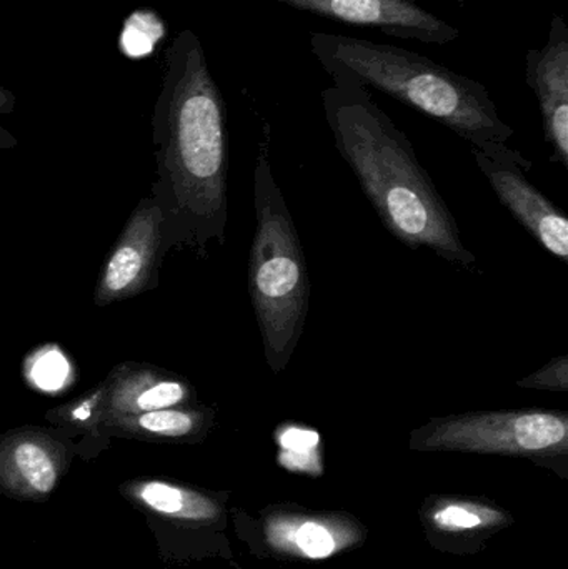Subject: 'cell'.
Here are the masks:
<instances>
[{
	"instance_id": "cell-12",
	"label": "cell",
	"mask_w": 568,
	"mask_h": 569,
	"mask_svg": "<svg viewBox=\"0 0 568 569\" xmlns=\"http://www.w3.org/2000/svg\"><path fill=\"white\" fill-rule=\"evenodd\" d=\"M212 420L213 411L209 408L186 405V407L107 418L100 425V435L136 438L143 441L197 440L209 430Z\"/></svg>"
},
{
	"instance_id": "cell-8",
	"label": "cell",
	"mask_w": 568,
	"mask_h": 569,
	"mask_svg": "<svg viewBox=\"0 0 568 569\" xmlns=\"http://www.w3.org/2000/svg\"><path fill=\"white\" fill-rule=\"evenodd\" d=\"M72 451L63 435L43 428L0 435V491L20 500H47L69 470Z\"/></svg>"
},
{
	"instance_id": "cell-9",
	"label": "cell",
	"mask_w": 568,
	"mask_h": 569,
	"mask_svg": "<svg viewBox=\"0 0 568 569\" xmlns=\"http://www.w3.org/2000/svg\"><path fill=\"white\" fill-rule=\"evenodd\" d=\"M299 12L333 22L377 29L397 39L447 46L459 39L460 30L416 0H272Z\"/></svg>"
},
{
	"instance_id": "cell-4",
	"label": "cell",
	"mask_w": 568,
	"mask_h": 569,
	"mask_svg": "<svg viewBox=\"0 0 568 569\" xmlns=\"http://www.w3.org/2000/svg\"><path fill=\"white\" fill-rule=\"evenodd\" d=\"M256 233L249 253V293L272 373H282L302 338L309 313L306 253L277 186L269 140L260 147L253 173Z\"/></svg>"
},
{
	"instance_id": "cell-3",
	"label": "cell",
	"mask_w": 568,
	"mask_h": 569,
	"mask_svg": "<svg viewBox=\"0 0 568 569\" xmlns=\"http://www.w3.org/2000/svg\"><path fill=\"white\" fill-rule=\"evenodd\" d=\"M310 49L333 82L379 90L452 130L480 152L507 146L514 129L484 83L429 57L390 43L337 33H310Z\"/></svg>"
},
{
	"instance_id": "cell-11",
	"label": "cell",
	"mask_w": 568,
	"mask_h": 569,
	"mask_svg": "<svg viewBox=\"0 0 568 569\" xmlns=\"http://www.w3.org/2000/svg\"><path fill=\"white\" fill-rule=\"evenodd\" d=\"M102 423L107 418L193 405L192 385L150 363H120L99 383Z\"/></svg>"
},
{
	"instance_id": "cell-19",
	"label": "cell",
	"mask_w": 568,
	"mask_h": 569,
	"mask_svg": "<svg viewBox=\"0 0 568 569\" xmlns=\"http://www.w3.org/2000/svg\"><path fill=\"white\" fill-rule=\"evenodd\" d=\"M319 443V437L312 431L289 430L286 435L280 437V445H282L286 455L296 453L297 457L287 458L283 460V467L292 468V470H312L313 458L310 457V451Z\"/></svg>"
},
{
	"instance_id": "cell-6",
	"label": "cell",
	"mask_w": 568,
	"mask_h": 569,
	"mask_svg": "<svg viewBox=\"0 0 568 569\" xmlns=\"http://www.w3.org/2000/svg\"><path fill=\"white\" fill-rule=\"evenodd\" d=\"M472 156L497 199L514 219L542 249L567 263V216L527 179L526 170L532 167L530 160L509 146H497L489 152L472 149Z\"/></svg>"
},
{
	"instance_id": "cell-5",
	"label": "cell",
	"mask_w": 568,
	"mask_h": 569,
	"mask_svg": "<svg viewBox=\"0 0 568 569\" xmlns=\"http://www.w3.org/2000/svg\"><path fill=\"white\" fill-rule=\"evenodd\" d=\"M410 443L423 451L566 457L568 415L544 408L449 415L413 431Z\"/></svg>"
},
{
	"instance_id": "cell-10",
	"label": "cell",
	"mask_w": 568,
	"mask_h": 569,
	"mask_svg": "<svg viewBox=\"0 0 568 569\" xmlns=\"http://www.w3.org/2000/svg\"><path fill=\"white\" fill-rule=\"evenodd\" d=\"M526 70L527 83L539 100L552 160L568 169V29L562 16H554L546 46L529 50Z\"/></svg>"
},
{
	"instance_id": "cell-14",
	"label": "cell",
	"mask_w": 568,
	"mask_h": 569,
	"mask_svg": "<svg viewBox=\"0 0 568 569\" xmlns=\"http://www.w3.org/2000/svg\"><path fill=\"white\" fill-rule=\"evenodd\" d=\"M266 535L277 550L310 560L332 557L353 541V535L342 525L319 518H272Z\"/></svg>"
},
{
	"instance_id": "cell-13",
	"label": "cell",
	"mask_w": 568,
	"mask_h": 569,
	"mask_svg": "<svg viewBox=\"0 0 568 569\" xmlns=\"http://www.w3.org/2000/svg\"><path fill=\"white\" fill-rule=\"evenodd\" d=\"M120 490L137 508L163 520L207 523L220 513L206 495L166 480L127 481Z\"/></svg>"
},
{
	"instance_id": "cell-1",
	"label": "cell",
	"mask_w": 568,
	"mask_h": 569,
	"mask_svg": "<svg viewBox=\"0 0 568 569\" xmlns=\"http://www.w3.org/2000/svg\"><path fill=\"white\" fill-rule=\"evenodd\" d=\"M163 216V253L190 247L206 256L226 243L227 107L199 37L180 30L163 56L162 86L152 117Z\"/></svg>"
},
{
	"instance_id": "cell-17",
	"label": "cell",
	"mask_w": 568,
	"mask_h": 569,
	"mask_svg": "<svg viewBox=\"0 0 568 569\" xmlns=\"http://www.w3.org/2000/svg\"><path fill=\"white\" fill-rule=\"evenodd\" d=\"M69 363L59 350H43L30 363V380L42 390H57L67 381Z\"/></svg>"
},
{
	"instance_id": "cell-20",
	"label": "cell",
	"mask_w": 568,
	"mask_h": 569,
	"mask_svg": "<svg viewBox=\"0 0 568 569\" xmlns=\"http://www.w3.org/2000/svg\"><path fill=\"white\" fill-rule=\"evenodd\" d=\"M16 106V96H13L9 89H6V87L0 86V113H6V116H9V113H13ZM13 147H17L16 137H13L9 130L0 127V150H9L13 149Z\"/></svg>"
},
{
	"instance_id": "cell-15",
	"label": "cell",
	"mask_w": 568,
	"mask_h": 569,
	"mask_svg": "<svg viewBox=\"0 0 568 569\" xmlns=\"http://www.w3.org/2000/svg\"><path fill=\"white\" fill-rule=\"evenodd\" d=\"M47 420L57 425L62 431L86 433L89 437H102V405H100V387L97 385L82 397L47 411Z\"/></svg>"
},
{
	"instance_id": "cell-2",
	"label": "cell",
	"mask_w": 568,
	"mask_h": 569,
	"mask_svg": "<svg viewBox=\"0 0 568 569\" xmlns=\"http://www.w3.org/2000/svg\"><path fill=\"white\" fill-rule=\"evenodd\" d=\"M322 103L337 152L386 229L409 249H427L457 269L479 272L476 253L464 243L456 217L409 137L377 106L370 90L333 82L323 90Z\"/></svg>"
},
{
	"instance_id": "cell-16",
	"label": "cell",
	"mask_w": 568,
	"mask_h": 569,
	"mask_svg": "<svg viewBox=\"0 0 568 569\" xmlns=\"http://www.w3.org/2000/svg\"><path fill=\"white\" fill-rule=\"evenodd\" d=\"M504 515L492 508L480 507L474 503H449L437 508L430 521L434 527L444 531L479 530V528L492 527L502 523Z\"/></svg>"
},
{
	"instance_id": "cell-7",
	"label": "cell",
	"mask_w": 568,
	"mask_h": 569,
	"mask_svg": "<svg viewBox=\"0 0 568 569\" xmlns=\"http://www.w3.org/2000/svg\"><path fill=\"white\" fill-rule=\"evenodd\" d=\"M163 257V216L153 197L143 199L127 220L107 256L93 291L99 307L129 300L152 287V276Z\"/></svg>"
},
{
	"instance_id": "cell-18",
	"label": "cell",
	"mask_w": 568,
	"mask_h": 569,
	"mask_svg": "<svg viewBox=\"0 0 568 569\" xmlns=\"http://www.w3.org/2000/svg\"><path fill=\"white\" fill-rule=\"evenodd\" d=\"M516 385L522 390L568 391V355L552 358L546 367L529 377L520 378Z\"/></svg>"
}]
</instances>
